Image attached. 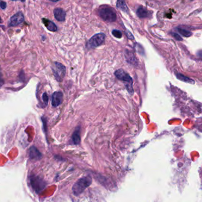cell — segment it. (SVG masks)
Returning <instances> with one entry per match:
<instances>
[{
  "label": "cell",
  "mask_w": 202,
  "mask_h": 202,
  "mask_svg": "<svg viewBox=\"0 0 202 202\" xmlns=\"http://www.w3.org/2000/svg\"><path fill=\"white\" fill-rule=\"evenodd\" d=\"M92 183V179L90 176L84 177L79 179L72 187V192L75 196L81 194L86 188Z\"/></svg>",
  "instance_id": "cell-1"
},
{
  "label": "cell",
  "mask_w": 202,
  "mask_h": 202,
  "mask_svg": "<svg viewBox=\"0 0 202 202\" xmlns=\"http://www.w3.org/2000/svg\"><path fill=\"white\" fill-rule=\"evenodd\" d=\"M114 75L117 79L126 83V88L129 93L130 94L133 93V89L132 88V79L127 72L123 69H119L115 72Z\"/></svg>",
  "instance_id": "cell-2"
},
{
  "label": "cell",
  "mask_w": 202,
  "mask_h": 202,
  "mask_svg": "<svg viewBox=\"0 0 202 202\" xmlns=\"http://www.w3.org/2000/svg\"><path fill=\"white\" fill-rule=\"evenodd\" d=\"M99 16L106 21L114 22L116 20L117 16L115 11L110 7H103L99 10Z\"/></svg>",
  "instance_id": "cell-3"
},
{
  "label": "cell",
  "mask_w": 202,
  "mask_h": 202,
  "mask_svg": "<svg viewBox=\"0 0 202 202\" xmlns=\"http://www.w3.org/2000/svg\"><path fill=\"white\" fill-rule=\"evenodd\" d=\"M52 69L56 80L59 82H62L66 73L65 66L60 63L55 62Z\"/></svg>",
  "instance_id": "cell-4"
},
{
  "label": "cell",
  "mask_w": 202,
  "mask_h": 202,
  "mask_svg": "<svg viewBox=\"0 0 202 202\" xmlns=\"http://www.w3.org/2000/svg\"><path fill=\"white\" fill-rule=\"evenodd\" d=\"M106 36L103 33H98L93 36L88 42L87 47L89 48H95L101 46L105 40Z\"/></svg>",
  "instance_id": "cell-5"
},
{
  "label": "cell",
  "mask_w": 202,
  "mask_h": 202,
  "mask_svg": "<svg viewBox=\"0 0 202 202\" xmlns=\"http://www.w3.org/2000/svg\"><path fill=\"white\" fill-rule=\"evenodd\" d=\"M30 183L33 188L37 193L42 191L46 186V183L44 180L38 176H33L30 179Z\"/></svg>",
  "instance_id": "cell-6"
},
{
  "label": "cell",
  "mask_w": 202,
  "mask_h": 202,
  "mask_svg": "<svg viewBox=\"0 0 202 202\" xmlns=\"http://www.w3.org/2000/svg\"><path fill=\"white\" fill-rule=\"evenodd\" d=\"M24 20V17L21 12H18L10 18L9 26H17L21 24Z\"/></svg>",
  "instance_id": "cell-7"
},
{
  "label": "cell",
  "mask_w": 202,
  "mask_h": 202,
  "mask_svg": "<svg viewBox=\"0 0 202 202\" xmlns=\"http://www.w3.org/2000/svg\"><path fill=\"white\" fill-rule=\"evenodd\" d=\"M63 94L61 92H55L52 96V105L56 108L59 106L62 103Z\"/></svg>",
  "instance_id": "cell-8"
},
{
  "label": "cell",
  "mask_w": 202,
  "mask_h": 202,
  "mask_svg": "<svg viewBox=\"0 0 202 202\" xmlns=\"http://www.w3.org/2000/svg\"><path fill=\"white\" fill-rule=\"evenodd\" d=\"M29 156L30 159L34 160H38L40 159L42 157V154L35 147H30L29 150Z\"/></svg>",
  "instance_id": "cell-9"
},
{
  "label": "cell",
  "mask_w": 202,
  "mask_h": 202,
  "mask_svg": "<svg viewBox=\"0 0 202 202\" xmlns=\"http://www.w3.org/2000/svg\"><path fill=\"white\" fill-rule=\"evenodd\" d=\"M53 14L55 18L59 21H63L65 19L66 13L65 11L60 8H55L53 11Z\"/></svg>",
  "instance_id": "cell-10"
},
{
  "label": "cell",
  "mask_w": 202,
  "mask_h": 202,
  "mask_svg": "<svg viewBox=\"0 0 202 202\" xmlns=\"http://www.w3.org/2000/svg\"><path fill=\"white\" fill-rule=\"evenodd\" d=\"M42 21H43L44 25L45 26V27H46L47 29L48 30L53 31V32L57 31V30H58L57 26L52 21H50L49 20H47L46 18H42Z\"/></svg>",
  "instance_id": "cell-11"
},
{
  "label": "cell",
  "mask_w": 202,
  "mask_h": 202,
  "mask_svg": "<svg viewBox=\"0 0 202 202\" xmlns=\"http://www.w3.org/2000/svg\"><path fill=\"white\" fill-rule=\"evenodd\" d=\"M137 16L140 18H145L150 17V11H149L146 8L143 7H139L136 11Z\"/></svg>",
  "instance_id": "cell-12"
},
{
  "label": "cell",
  "mask_w": 202,
  "mask_h": 202,
  "mask_svg": "<svg viewBox=\"0 0 202 202\" xmlns=\"http://www.w3.org/2000/svg\"><path fill=\"white\" fill-rule=\"evenodd\" d=\"M72 141L74 143V144H79L81 141V137H80V132H79V128H77L75 132L73 133L72 137Z\"/></svg>",
  "instance_id": "cell-13"
},
{
  "label": "cell",
  "mask_w": 202,
  "mask_h": 202,
  "mask_svg": "<svg viewBox=\"0 0 202 202\" xmlns=\"http://www.w3.org/2000/svg\"><path fill=\"white\" fill-rule=\"evenodd\" d=\"M116 6L119 9H120V10L126 13L128 11V8L126 5V4L124 0H117V3H116Z\"/></svg>",
  "instance_id": "cell-14"
},
{
  "label": "cell",
  "mask_w": 202,
  "mask_h": 202,
  "mask_svg": "<svg viewBox=\"0 0 202 202\" xmlns=\"http://www.w3.org/2000/svg\"><path fill=\"white\" fill-rule=\"evenodd\" d=\"M177 30L181 35H183L184 37H190V36H191L192 35V33L190 31L187 30L186 29L178 28V29H177Z\"/></svg>",
  "instance_id": "cell-15"
},
{
  "label": "cell",
  "mask_w": 202,
  "mask_h": 202,
  "mask_svg": "<svg viewBox=\"0 0 202 202\" xmlns=\"http://www.w3.org/2000/svg\"><path fill=\"white\" fill-rule=\"evenodd\" d=\"M177 76L178 79H179L180 80H183L184 82H188V83H192V82L193 83L194 82V81L193 80H191V79H190L189 78H187L186 76H183V75H181L180 73L177 74Z\"/></svg>",
  "instance_id": "cell-16"
},
{
  "label": "cell",
  "mask_w": 202,
  "mask_h": 202,
  "mask_svg": "<svg viewBox=\"0 0 202 202\" xmlns=\"http://www.w3.org/2000/svg\"><path fill=\"white\" fill-rule=\"evenodd\" d=\"M112 34L116 38L120 39L122 37V33L120 30H113L112 31Z\"/></svg>",
  "instance_id": "cell-17"
},
{
  "label": "cell",
  "mask_w": 202,
  "mask_h": 202,
  "mask_svg": "<svg viewBox=\"0 0 202 202\" xmlns=\"http://www.w3.org/2000/svg\"><path fill=\"white\" fill-rule=\"evenodd\" d=\"M42 99H43V103L45 104V107H46L48 104V101H49V98H48V96L46 93H44L43 94Z\"/></svg>",
  "instance_id": "cell-18"
},
{
  "label": "cell",
  "mask_w": 202,
  "mask_h": 202,
  "mask_svg": "<svg viewBox=\"0 0 202 202\" xmlns=\"http://www.w3.org/2000/svg\"><path fill=\"white\" fill-rule=\"evenodd\" d=\"M4 84V79L3 78L2 73L1 69V67H0V88L3 86Z\"/></svg>",
  "instance_id": "cell-19"
},
{
  "label": "cell",
  "mask_w": 202,
  "mask_h": 202,
  "mask_svg": "<svg viewBox=\"0 0 202 202\" xmlns=\"http://www.w3.org/2000/svg\"><path fill=\"white\" fill-rule=\"evenodd\" d=\"M172 34V36L177 40H178V41H181L183 40V39L181 37V36L180 35H178V34L177 33H171Z\"/></svg>",
  "instance_id": "cell-20"
},
{
  "label": "cell",
  "mask_w": 202,
  "mask_h": 202,
  "mask_svg": "<svg viewBox=\"0 0 202 202\" xmlns=\"http://www.w3.org/2000/svg\"><path fill=\"white\" fill-rule=\"evenodd\" d=\"M0 7L2 9V10H4L7 7V4L5 1H0Z\"/></svg>",
  "instance_id": "cell-21"
},
{
  "label": "cell",
  "mask_w": 202,
  "mask_h": 202,
  "mask_svg": "<svg viewBox=\"0 0 202 202\" xmlns=\"http://www.w3.org/2000/svg\"><path fill=\"white\" fill-rule=\"evenodd\" d=\"M127 34V37L129 38V39H133V36H132V34L129 32V31H127V33H126Z\"/></svg>",
  "instance_id": "cell-22"
},
{
  "label": "cell",
  "mask_w": 202,
  "mask_h": 202,
  "mask_svg": "<svg viewBox=\"0 0 202 202\" xmlns=\"http://www.w3.org/2000/svg\"><path fill=\"white\" fill-rule=\"evenodd\" d=\"M12 1H20L21 2H24L26 0H12Z\"/></svg>",
  "instance_id": "cell-23"
},
{
  "label": "cell",
  "mask_w": 202,
  "mask_h": 202,
  "mask_svg": "<svg viewBox=\"0 0 202 202\" xmlns=\"http://www.w3.org/2000/svg\"><path fill=\"white\" fill-rule=\"evenodd\" d=\"M50 1H53V2H56V1H60V0H50Z\"/></svg>",
  "instance_id": "cell-24"
},
{
  "label": "cell",
  "mask_w": 202,
  "mask_h": 202,
  "mask_svg": "<svg viewBox=\"0 0 202 202\" xmlns=\"http://www.w3.org/2000/svg\"><path fill=\"white\" fill-rule=\"evenodd\" d=\"M2 23V19H1V18L0 17V23Z\"/></svg>",
  "instance_id": "cell-25"
}]
</instances>
